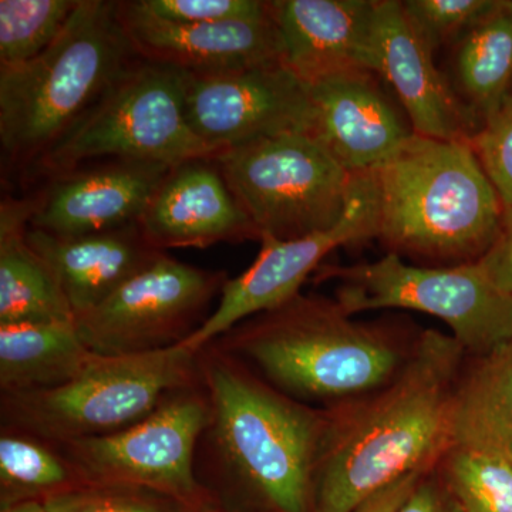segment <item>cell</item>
<instances>
[{
	"label": "cell",
	"instance_id": "6da1fadb",
	"mask_svg": "<svg viewBox=\"0 0 512 512\" xmlns=\"http://www.w3.org/2000/svg\"><path fill=\"white\" fill-rule=\"evenodd\" d=\"M467 357L453 335L423 330L390 382L326 407L313 512H353L400 478L437 467Z\"/></svg>",
	"mask_w": 512,
	"mask_h": 512
},
{
	"label": "cell",
	"instance_id": "7a4b0ae2",
	"mask_svg": "<svg viewBox=\"0 0 512 512\" xmlns=\"http://www.w3.org/2000/svg\"><path fill=\"white\" fill-rule=\"evenodd\" d=\"M414 340L403 342L384 326L356 322L336 301L299 293L211 343L251 360L266 382L292 399L332 407L390 382Z\"/></svg>",
	"mask_w": 512,
	"mask_h": 512
},
{
	"label": "cell",
	"instance_id": "3957f363",
	"mask_svg": "<svg viewBox=\"0 0 512 512\" xmlns=\"http://www.w3.org/2000/svg\"><path fill=\"white\" fill-rule=\"evenodd\" d=\"M117 5L80 0L62 35L42 55L0 67V147L9 175L25 180L140 59Z\"/></svg>",
	"mask_w": 512,
	"mask_h": 512
},
{
	"label": "cell",
	"instance_id": "277c9868",
	"mask_svg": "<svg viewBox=\"0 0 512 512\" xmlns=\"http://www.w3.org/2000/svg\"><path fill=\"white\" fill-rule=\"evenodd\" d=\"M211 404L204 434L220 466L275 512H313L326 409L282 393L214 343L200 352Z\"/></svg>",
	"mask_w": 512,
	"mask_h": 512
},
{
	"label": "cell",
	"instance_id": "5b68a950",
	"mask_svg": "<svg viewBox=\"0 0 512 512\" xmlns=\"http://www.w3.org/2000/svg\"><path fill=\"white\" fill-rule=\"evenodd\" d=\"M372 173L377 239L392 254L476 262L504 221V205L470 141L413 134Z\"/></svg>",
	"mask_w": 512,
	"mask_h": 512
},
{
	"label": "cell",
	"instance_id": "8992f818",
	"mask_svg": "<svg viewBox=\"0 0 512 512\" xmlns=\"http://www.w3.org/2000/svg\"><path fill=\"white\" fill-rule=\"evenodd\" d=\"M200 382V353L183 346L146 355H97L63 386L2 394V431L52 444L109 436L146 419L171 393Z\"/></svg>",
	"mask_w": 512,
	"mask_h": 512
},
{
	"label": "cell",
	"instance_id": "52a82bcc",
	"mask_svg": "<svg viewBox=\"0 0 512 512\" xmlns=\"http://www.w3.org/2000/svg\"><path fill=\"white\" fill-rule=\"evenodd\" d=\"M218 154L188 124L185 73L138 59L23 181L37 184L111 158L177 165Z\"/></svg>",
	"mask_w": 512,
	"mask_h": 512
},
{
	"label": "cell",
	"instance_id": "ba28073f",
	"mask_svg": "<svg viewBox=\"0 0 512 512\" xmlns=\"http://www.w3.org/2000/svg\"><path fill=\"white\" fill-rule=\"evenodd\" d=\"M215 161L259 241H291L335 227L355 185L356 174L305 133L248 141L221 151Z\"/></svg>",
	"mask_w": 512,
	"mask_h": 512
},
{
	"label": "cell",
	"instance_id": "9c48e42d",
	"mask_svg": "<svg viewBox=\"0 0 512 512\" xmlns=\"http://www.w3.org/2000/svg\"><path fill=\"white\" fill-rule=\"evenodd\" d=\"M336 279L335 301L348 315L409 309L443 320L468 357L490 355L512 342V295L470 264L421 268L389 252L367 264L323 266Z\"/></svg>",
	"mask_w": 512,
	"mask_h": 512
},
{
	"label": "cell",
	"instance_id": "30bf717a",
	"mask_svg": "<svg viewBox=\"0 0 512 512\" xmlns=\"http://www.w3.org/2000/svg\"><path fill=\"white\" fill-rule=\"evenodd\" d=\"M210 419V397L201 380L171 393L127 429L55 446L84 484L144 488L188 512L200 511L210 501L195 474V451Z\"/></svg>",
	"mask_w": 512,
	"mask_h": 512
},
{
	"label": "cell",
	"instance_id": "8fae6325",
	"mask_svg": "<svg viewBox=\"0 0 512 512\" xmlns=\"http://www.w3.org/2000/svg\"><path fill=\"white\" fill-rule=\"evenodd\" d=\"M227 275L184 264L167 252L109 298L74 318L84 345L99 356L146 355L175 348L208 319Z\"/></svg>",
	"mask_w": 512,
	"mask_h": 512
},
{
	"label": "cell",
	"instance_id": "7c38bea8",
	"mask_svg": "<svg viewBox=\"0 0 512 512\" xmlns=\"http://www.w3.org/2000/svg\"><path fill=\"white\" fill-rule=\"evenodd\" d=\"M377 224L372 173L356 174L348 210L335 227L291 241L261 238L254 264L225 282L217 308L181 346L201 352L244 320L285 305L301 293V286L330 252L377 238Z\"/></svg>",
	"mask_w": 512,
	"mask_h": 512
},
{
	"label": "cell",
	"instance_id": "4fadbf2b",
	"mask_svg": "<svg viewBox=\"0 0 512 512\" xmlns=\"http://www.w3.org/2000/svg\"><path fill=\"white\" fill-rule=\"evenodd\" d=\"M185 116L192 133L217 151L286 133L309 134L308 86L286 64L217 76L185 74Z\"/></svg>",
	"mask_w": 512,
	"mask_h": 512
},
{
	"label": "cell",
	"instance_id": "5bb4252c",
	"mask_svg": "<svg viewBox=\"0 0 512 512\" xmlns=\"http://www.w3.org/2000/svg\"><path fill=\"white\" fill-rule=\"evenodd\" d=\"M117 15L141 60L190 76H217L285 64L284 42L271 13L220 23H177L158 18L141 0H121Z\"/></svg>",
	"mask_w": 512,
	"mask_h": 512
},
{
	"label": "cell",
	"instance_id": "9a60e30c",
	"mask_svg": "<svg viewBox=\"0 0 512 512\" xmlns=\"http://www.w3.org/2000/svg\"><path fill=\"white\" fill-rule=\"evenodd\" d=\"M173 165L154 161H92L37 183L30 228L83 235L138 224Z\"/></svg>",
	"mask_w": 512,
	"mask_h": 512
},
{
	"label": "cell",
	"instance_id": "2e32d148",
	"mask_svg": "<svg viewBox=\"0 0 512 512\" xmlns=\"http://www.w3.org/2000/svg\"><path fill=\"white\" fill-rule=\"evenodd\" d=\"M433 55L404 15L402 2L376 0L372 72L392 84L413 133L437 140L471 141L480 123L437 69Z\"/></svg>",
	"mask_w": 512,
	"mask_h": 512
},
{
	"label": "cell",
	"instance_id": "e0dca14e",
	"mask_svg": "<svg viewBox=\"0 0 512 512\" xmlns=\"http://www.w3.org/2000/svg\"><path fill=\"white\" fill-rule=\"evenodd\" d=\"M308 92L309 136L349 173H370L389 163L414 134L369 70L335 74Z\"/></svg>",
	"mask_w": 512,
	"mask_h": 512
},
{
	"label": "cell",
	"instance_id": "ac0fdd59",
	"mask_svg": "<svg viewBox=\"0 0 512 512\" xmlns=\"http://www.w3.org/2000/svg\"><path fill=\"white\" fill-rule=\"evenodd\" d=\"M138 227L148 244L163 252L259 239L229 191L215 158H194L173 165Z\"/></svg>",
	"mask_w": 512,
	"mask_h": 512
},
{
	"label": "cell",
	"instance_id": "d6986e66",
	"mask_svg": "<svg viewBox=\"0 0 512 512\" xmlns=\"http://www.w3.org/2000/svg\"><path fill=\"white\" fill-rule=\"evenodd\" d=\"M376 0H275L285 64L306 86L350 70L372 72Z\"/></svg>",
	"mask_w": 512,
	"mask_h": 512
},
{
	"label": "cell",
	"instance_id": "ffe728a7",
	"mask_svg": "<svg viewBox=\"0 0 512 512\" xmlns=\"http://www.w3.org/2000/svg\"><path fill=\"white\" fill-rule=\"evenodd\" d=\"M28 241L55 272L74 318L164 254L148 244L138 224L83 235H55L29 227Z\"/></svg>",
	"mask_w": 512,
	"mask_h": 512
},
{
	"label": "cell",
	"instance_id": "44dd1931",
	"mask_svg": "<svg viewBox=\"0 0 512 512\" xmlns=\"http://www.w3.org/2000/svg\"><path fill=\"white\" fill-rule=\"evenodd\" d=\"M33 208L32 194L0 204V325L73 323L55 272L29 244Z\"/></svg>",
	"mask_w": 512,
	"mask_h": 512
},
{
	"label": "cell",
	"instance_id": "7402d4cb",
	"mask_svg": "<svg viewBox=\"0 0 512 512\" xmlns=\"http://www.w3.org/2000/svg\"><path fill=\"white\" fill-rule=\"evenodd\" d=\"M96 356L74 322L0 325V389L2 394L55 389L76 379Z\"/></svg>",
	"mask_w": 512,
	"mask_h": 512
},
{
	"label": "cell",
	"instance_id": "603a6c76",
	"mask_svg": "<svg viewBox=\"0 0 512 512\" xmlns=\"http://www.w3.org/2000/svg\"><path fill=\"white\" fill-rule=\"evenodd\" d=\"M451 444L483 448L512 461V342L464 363L454 399Z\"/></svg>",
	"mask_w": 512,
	"mask_h": 512
},
{
	"label": "cell",
	"instance_id": "cb8c5ba5",
	"mask_svg": "<svg viewBox=\"0 0 512 512\" xmlns=\"http://www.w3.org/2000/svg\"><path fill=\"white\" fill-rule=\"evenodd\" d=\"M453 69L454 90L481 127L512 90V0L458 40Z\"/></svg>",
	"mask_w": 512,
	"mask_h": 512
},
{
	"label": "cell",
	"instance_id": "d4e9b609",
	"mask_svg": "<svg viewBox=\"0 0 512 512\" xmlns=\"http://www.w3.org/2000/svg\"><path fill=\"white\" fill-rule=\"evenodd\" d=\"M84 485L55 444L28 434L2 431L0 501L9 505L40 501Z\"/></svg>",
	"mask_w": 512,
	"mask_h": 512
},
{
	"label": "cell",
	"instance_id": "484cf974",
	"mask_svg": "<svg viewBox=\"0 0 512 512\" xmlns=\"http://www.w3.org/2000/svg\"><path fill=\"white\" fill-rule=\"evenodd\" d=\"M461 512H512V461L466 444H451L436 467Z\"/></svg>",
	"mask_w": 512,
	"mask_h": 512
},
{
	"label": "cell",
	"instance_id": "4316f807",
	"mask_svg": "<svg viewBox=\"0 0 512 512\" xmlns=\"http://www.w3.org/2000/svg\"><path fill=\"white\" fill-rule=\"evenodd\" d=\"M80 0H0V67L19 66L55 43Z\"/></svg>",
	"mask_w": 512,
	"mask_h": 512
},
{
	"label": "cell",
	"instance_id": "83f0119b",
	"mask_svg": "<svg viewBox=\"0 0 512 512\" xmlns=\"http://www.w3.org/2000/svg\"><path fill=\"white\" fill-rule=\"evenodd\" d=\"M500 0H404L402 8L414 32L431 52L456 45L487 18Z\"/></svg>",
	"mask_w": 512,
	"mask_h": 512
},
{
	"label": "cell",
	"instance_id": "f1b7e54d",
	"mask_svg": "<svg viewBox=\"0 0 512 512\" xmlns=\"http://www.w3.org/2000/svg\"><path fill=\"white\" fill-rule=\"evenodd\" d=\"M43 504L49 512H188L154 491L110 484L80 485Z\"/></svg>",
	"mask_w": 512,
	"mask_h": 512
},
{
	"label": "cell",
	"instance_id": "f546056e",
	"mask_svg": "<svg viewBox=\"0 0 512 512\" xmlns=\"http://www.w3.org/2000/svg\"><path fill=\"white\" fill-rule=\"evenodd\" d=\"M471 147L503 201L512 212V90L483 121Z\"/></svg>",
	"mask_w": 512,
	"mask_h": 512
},
{
	"label": "cell",
	"instance_id": "4dcf8cb0",
	"mask_svg": "<svg viewBox=\"0 0 512 512\" xmlns=\"http://www.w3.org/2000/svg\"><path fill=\"white\" fill-rule=\"evenodd\" d=\"M158 18L177 23H220L265 18L271 2L261 0H141Z\"/></svg>",
	"mask_w": 512,
	"mask_h": 512
},
{
	"label": "cell",
	"instance_id": "1f68e13d",
	"mask_svg": "<svg viewBox=\"0 0 512 512\" xmlns=\"http://www.w3.org/2000/svg\"><path fill=\"white\" fill-rule=\"evenodd\" d=\"M476 264L497 288L512 295V212H505L497 238Z\"/></svg>",
	"mask_w": 512,
	"mask_h": 512
},
{
	"label": "cell",
	"instance_id": "d6a6232c",
	"mask_svg": "<svg viewBox=\"0 0 512 512\" xmlns=\"http://www.w3.org/2000/svg\"><path fill=\"white\" fill-rule=\"evenodd\" d=\"M397 512H458V507L434 468L421 478Z\"/></svg>",
	"mask_w": 512,
	"mask_h": 512
},
{
	"label": "cell",
	"instance_id": "836d02e7",
	"mask_svg": "<svg viewBox=\"0 0 512 512\" xmlns=\"http://www.w3.org/2000/svg\"><path fill=\"white\" fill-rule=\"evenodd\" d=\"M427 473H414L400 478L396 483L367 498L365 503L360 504L353 512H397Z\"/></svg>",
	"mask_w": 512,
	"mask_h": 512
},
{
	"label": "cell",
	"instance_id": "e575fe53",
	"mask_svg": "<svg viewBox=\"0 0 512 512\" xmlns=\"http://www.w3.org/2000/svg\"><path fill=\"white\" fill-rule=\"evenodd\" d=\"M0 512H49L45 504L40 501H25V503L9 505L3 507Z\"/></svg>",
	"mask_w": 512,
	"mask_h": 512
},
{
	"label": "cell",
	"instance_id": "d590c367",
	"mask_svg": "<svg viewBox=\"0 0 512 512\" xmlns=\"http://www.w3.org/2000/svg\"><path fill=\"white\" fill-rule=\"evenodd\" d=\"M194 512H224V511L212 510L211 507H205V508H202V510H200V511H194Z\"/></svg>",
	"mask_w": 512,
	"mask_h": 512
},
{
	"label": "cell",
	"instance_id": "8d00e7d4",
	"mask_svg": "<svg viewBox=\"0 0 512 512\" xmlns=\"http://www.w3.org/2000/svg\"><path fill=\"white\" fill-rule=\"evenodd\" d=\"M457 507H458V505H457ZM458 512H461V511H460V508H458Z\"/></svg>",
	"mask_w": 512,
	"mask_h": 512
}]
</instances>
